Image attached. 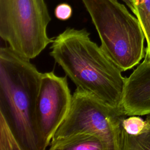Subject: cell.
Here are the masks:
<instances>
[{
  "instance_id": "3",
  "label": "cell",
  "mask_w": 150,
  "mask_h": 150,
  "mask_svg": "<svg viewBox=\"0 0 150 150\" xmlns=\"http://www.w3.org/2000/svg\"><path fill=\"white\" fill-rule=\"evenodd\" d=\"M101 40L100 47L122 71L144 58L145 39L137 17L117 0H81Z\"/></svg>"
},
{
  "instance_id": "14",
  "label": "cell",
  "mask_w": 150,
  "mask_h": 150,
  "mask_svg": "<svg viewBox=\"0 0 150 150\" xmlns=\"http://www.w3.org/2000/svg\"><path fill=\"white\" fill-rule=\"evenodd\" d=\"M125 3V4L127 5L128 7H129V8L131 9V11L134 12V7H133V5H132V1L131 0H122Z\"/></svg>"
},
{
  "instance_id": "10",
  "label": "cell",
  "mask_w": 150,
  "mask_h": 150,
  "mask_svg": "<svg viewBox=\"0 0 150 150\" xmlns=\"http://www.w3.org/2000/svg\"><path fill=\"white\" fill-rule=\"evenodd\" d=\"M145 121V126L138 135H130L124 130L122 150H150V114Z\"/></svg>"
},
{
  "instance_id": "7",
  "label": "cell",
  "mask_w": 150,
  "mask_h": 150,
  "mask_svg": "<svg viewBox=\"0 0 150 150\" xmlns=\"http://www.w3.org/2000/svg\"><path fill=\"white\" fill-rule=\"evenodd\" d=\"M122 108L126 116L150 114V61L145 57L126 77Z\"/></svg>"
},
{
  "instance_id": "12",
  "label": "cell",
  "mask_w": 150,
  "mask_h": 150,
  "mask_svg": "<svg viewBox=\"0 0 150 150\" xmlns=\"http://www.w3.org/2000/svg\"><path fill=\"white\" fill-rule=\"evenodd\" d=\"M145 124V121L138 115H131L128 118H124L122 121V127L127 134L135 135L142 132Z\"/></svg>"
},
{
  "instance_id": "2",
  "label": "cell",
  "mask_w": 150,
  "mask_h": 150,
  "mask_svg": "<svg viewBox=\"0 0 150 150\" xmlns=\"http://www.w3.org/2000/svg\"><path fill=\"white\" fill-rule=\"evenodd\" d=\"M42 73L30 59L9 47L0 49V117L21 150H44L36 124Z\"/></svg>"
},
{
  "instance_id": "15",
  "label": "cell",
  "mask_w": 150,
  "mask_h": 150,
  "mask_svg": "<svg viewBox=\"0 0 150 150\" xmlns=\"http://www.w3.org/2000/svg\"><path fill=\"white\" fill-rule=\"evenodd\" d=\"M145 58H146V57H145Z\"/></svg>"
},
{
  "instance_id": "1",
  "label": "cell",
  "mask_w": 150,
  "mask_h": 150,
  "mask_svg": "<svg viewBox=\"0 0 150 150\" xmlns=\"http://www.w3.org/2000/svg\"><path fill=\"white\" fill-rule=\"evenodd\" d=\"M50 49V55L76 88L112 107L122 109L126 77L101 47L91 40L86 29H66L53 39Z\"/></svg>"
},
{
  "instance_id": "9",
  "label": "cell",
  "mask_w": 150,
  "mask_h": 150,
  "mask_svg": "<svg viewBox=\"0 0 150 150\" xmlns=\"http://www.w3.org/2000/svg\"><path fill=\"white\" fill-rule=\"evenodd\" d=\"M131 1L134 9L133 13L140 23L146 42L144 57L150 61V0Z\"/></svg>"
},
{
  "instance_id": "13",
  "label": "cell",
  "mask_w": 150,
  "mask_h": 150,
  "mask_svg": "<svg viewBox=\"0 0 150 150\" xmlns=\"http://www.w3.org/2000/svg\"><path fill=\"white\" fill-rule=\"evenodd\" d=\"M72 13L71 6L67 3H61L57 5L54 11L55 17L61 21H66L70 19Z\"/></svg>"
},
{
  "instance_id": "8",
  "label": "cell",
  "mask_w": 150,
  "mask_h": 150,
  "mask_svg": "<svg viewBox=\"0 0 150 150\" xmlns=\"http://www.w3.org/2000/svg\"><path fill=\"white\" fill-rule=\"evenodd\" d=\"M50 150H113L111 145L97 134H81L51 140Z\"/></svg>"
},
{
  "instance_id": "6",
  "label": "cell",
  "mask_w": 150,
  "mask_h": 150,
  "mask_svg": "<svg viewBox=\"0 0 150 150\" xmlns=\"http://www.w3.org/2000/svg\"><path fill=\"white\" fill-rule=\"evenodd\" d=\"M67 76L42 73L36 103V124L44 150L67 115L71 101Z\"/></svg>"
},
{
  "instance_id": "5",
  "label": "cell",
  "mask_w": 150,
  "mask_h": 150,
  "mask_svg": "<svg viewBox=\"0 0 150 150\" xmlns=\"http://www.w3.org/2000/svg\"><path fill=\"white\" fill-rule=\"evenodd\" d=\"M122 109L112 107L91 93L76 88L67 115L52 140L81 134H97L109 142L113 150H122L125 118Z\"/></svg>"
},
{
  "instance_id": "11",
  "label": "cell",
  "mask_w": 150,
  "mask_h": 150,
  "mask_svg": "<svg viewBox=\"0 0 150 150\" xmlns=\"http://www.w3.org/2000/svg\"><path fill=\"white\" fill-rule=\"evenodd\" d=\"M1 124V138L0 149H14L21 150L19 145L17 142L12 132L9 128L5 120L0 117Z\"/></svg>"
},
{
  "instance_id": "4",
  "label": "cell",
  "mask_w": 150,
  "mask_h": 150,
  "mask_svg": "<svg viewBox=\"0 0 150 150\" xmlns=\"http://www.w3.org/2000/svg\"><path fill=\"white\" fill-rule=\"evenodd\" d=\"M50 21L45 0H0V36L29 59L53 42L47 34Z\"/></svg>"
}]
</instances>
